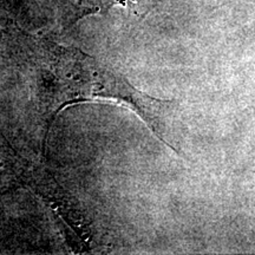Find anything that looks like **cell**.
<instances>
[{"label": "cell", "mask_w": 255, "mask_h": 255, "mask_svg": "<svg viewBox=\"0 0 255 255\" xmlns=\"http://www.w3.org/2000/svg\"><path fill=\"white\" fill-rule=\"evenodd\" d=\"M19 41L34 102L45 124L43 152L57 115L69 105L84 102H113L128 108L159 141L178 151L171 129L176 102L139 91L116 70L78 49L28 34H21Z\"/></svg>", "instance_id": "6da1fadb"}]
</instances>
